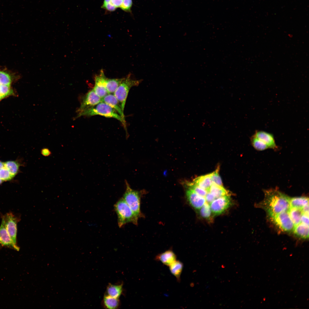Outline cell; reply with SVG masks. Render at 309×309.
I'll return each instance as SVG.
<instances>
[{
  "label": "cell",
  "mask_w": 309,
  "mask_h": 309,
  "mask_svg": "<svg viewBox=\"0 0 309 309\" xmlns=\"http://www.w3.org/2000/svg\"><path fill=\"white\" fill-rule=\"evenodd\" d=\"M265 197L260 206L271 218L290 209V197L275 189L266 190Z\"/></svg>",
  "instance_id": "6da1fadb"
},
{
  "label": "cell",
  "mask_w": 309,
  "mask_h": 309,
  "mask_svg": "<svg viewBox=\"0 0 309 309\" xmlns=\"http://www.w3.org/2000/svg\"><path fill=\"white\" fill-rule=\"evenodd\" d=\"M96 115L115 118L122 123L125 130L126 129L125 120L109 105L102 102L92 107L77 114L75 119L81 116H90Z\"/></svg>",
  "instance_id": "7a4b0ae2"
},
{
  "label": "cell",
  "mask_w": 309,
  "mask_h": 309,
  "mask_svg": "<svg viewBox=\"0 0 309 309\" xmlns=\"http://www.w3.org/2000/svg\"><path fill=\"white\" fill-rule=\"evenodd\" d=\"M114 209L118 216V223L119 227L129 223L136 225L138 217L135 215L123 197L114 205Z\"/></svg>",
  "instance_id": "3957f363"
},
{
  "label": "cell",
  "mask_w": 309,
  "mask_h": 309,
  "mask_svg": "<svg viewBox=\"0 0 309 309\" xmlns=\"http://www.w3.org/2000/svg\"><path fill=\"white\" fill-rule=\"evenodd\" d=\"M141 81L132 79L131 74H129L124 78L114 92V95L118 101L123 112L130 89L132 87L138 86Z\"/></svg>",
  "instance_id": "277c9868"
},
{
  "label": "cell",
  "mask_w": 309,
  "mask_h": 309,
  "mask_svg": "<svg viewBox=\"0 0 309 309\" xmlns=\"http://www.w3.org/2000/svg\"><path fill=\"white\" fill-rule=\"evenodd\" d=\"M125 183L126 189L122 197L135 215L140 217L142 216L140 210V192L132 189L126 180Z\"/></svg>",
  "instance_id": "5b68a950"
},
{
  "label": "cell",
  "mask_w": 309,
  "mask_h": 309,
  "mask_svg": "<svg viewBox=\"0 0 309 309\" xmlns=\"http://www.w3.org/2000/svg\"><path fill=\"white\" fill-rule=\"evenodd\" d=\"M2 221L13 241L17 243V224L20 220V217L11 212H9L1 215Z\"/></svg>",
  "instance_id": "8992f818"
},
{
  "label": "cell",
  "mask_w": 309,
  "mask_h": 309,
  "mask_svg": "<svg viewBox=\"0 0 309 309\" xmlns=\"http://www.w3.org/2000/svg\"><path fill=\"white\" fill-rule=\"evenodd\" d=\"M102 102V98L95 93L93 89L88 92L82 98L80 106L76 111L78 114L90 109Z\"/></svg>",
  "instance_id": "52a82bcc"
},
{
  "label": "cell",
  "mask_w": 309,
  "mask_h": 309,
  "mask_svg": "<svg viewBox=\"0 0 309 309\" xmlns=\"http://www.w3.org/2000/svg\"><path fill=\"white\" fill-rule=\"evenodd\" d=\"M272 218L275 224L284 231L287 232L293 231L295 226L288 210L280 213Z\"/></svg>",
  "instance_id": "ba28073f"
},
{
  "label": "cell",
  "mask_w": 309,
  "mask_h": 309,
  "mask_svg": "<svg viewBox=\"0 0 309 309\" xmlns=\"http://www.w3.org/2000/svg\"><path fill=\"white\" fill-rule=\"evenodd\" d=\"M231 201L229 195H226L215 199L209 204L212 213L215 215L223 213L230 206Z\"/></svg>",
  "instance_id": "9c48e42d"
},
{
  "label": "cell",
  "mask_w": 309,
  "mask_h": 309,
  "mask_svg": "<svg viewBox=\"0 0 309 309\" xmlns=\"http://www.w3.org/2000/svg\"><path fill=\"white\" fill-rule=\"evenodd\" d=\"M106 78L102 69L99 74L96 75L94 77L95 85L93 89L96 94L101 98L108 94L105 85Z\"/></svg>",
  "instance_id": "30bf717a"
},
{
  "label": "cell",
  "mask_w": 309,
  "mask_h": 309,
  "mask_svg": "<svg viewBox=\"0 0 309 309\" xmlns=\"http://www.w3.org/2000/svg\"><path fill=\"white\" fill-rule=\"evenodd\" d=\"M0 245L19 251V247L15 243L8 233L2 221L0 226Z\"/></svg>",
  "instance_id": "8fae6325"
},
{
  "label": "cell",
  "mask_w": 309,
  "mask_h": 309,
  "mask_svg": "<svg viewBox=\"0 0 309 309\" xmlns=\"http://www.w3.org/2000/svg\"><path fill=\"white\" fill-rule=\"evenodd\" d=\"M186 194L189 203L196 209L199 210L206 202L205 197L199 195L190 187L187 190Z\"/></svg>",
  "instance_id": "7c38bea8"
},
{
  "label": "cell",
  "mask_w": 309,
  "mask_h": 309,
  "mask_svg": "<svg viewBox=\"0 0 309 309\" xmlns=\"http://www.w3.org/2000/svg\"><path fill=\"white\" fill-rule=\"evenodd\" d=\"M254 135L265 143L269 148L274 150L278 149L274 136L272 134L264 131L257 130Z\"/></svg>",
  "instance_id": "4fadbf2b"
},
{
  "label": "cell",
  "mask_w": 309,
  "mask_h": 309,
  "mask_svg": "<svg viewBox=\"0 0 309 309\" xmlns=\"http://www.w3.org/2000/svg\"><path fill=\"white\" fill-rule=\"evenodd\" d=\"M102 102L106 103L113 108L125 120L122 111L118 100L114 95L108 94L102 98Z\"/></svg>",
  "instance_id": "5bb4252c"
},
{
  "label": "cell",
  "mask_w": 309,
  "mask_h": 309,
  "mask_svg": "<svg viewBox=\"0 0 309 309\" xmlns=\"http://www.w3.org/2000/svg\"><path fill=\"white\" fill-rule=\"evenodd\" d=\"M176 258V255L173 251L168 250L158 254L155 259L156 261H160L164 265L169 266Z\"/></svg>",
  "instance_id": "9a60e30c"
},
{
  "label": "cell",
  "mask_w": 309,
  "mask_h": 309,
  "mask_svg": "<svg viewBox=\"0 0 309 309\" xmlns=\"http://www.w3.org/2000/svg\"><path fill=\"white\" fill-rule=\"evenodd\" d=\"M194 183L206 190L208 192H209L212 184L210 174L202 175L197 177L195 179Z\"/></svg>",
  "instance_id": "2e32d148"
},
{
  "label": "cell",
  "mask_w": 309,
  "mask_h": 309,
  "mask_svg": "<svg viewBox=\"0 0 309 309\" xmlns=\"http://www.w3.org/2000/svg\"><path fill=\"white\" fill-rule=\"evenodd\" d=\"M123 284H109L106 288V294L115 298H119L123 292Z\"/></svg>",
  "instance_id": "e0dca14e"
},
{
  "label": "cell",
  "mask_w": 309,
  "mask_h": 309,
  "mask_svg": "<svg viewBox=\"0 0 309 309\" xmlns=\"http://www.w3.org/2000/svg\"><path fill=\"white\" fill-rule=\"evenodd\" d=\"M102 303L103 307L107 309H117L120 305L119 298H113L106 294L104 296Z\"/></svg>",
  "instance_id": "ac0fdd59"
},
{
  "label": "cell",
  "mask_w": 309,
  "mask_h": 309,
  "mask_svg": "<svg viewBox=\"0 0 309 309\" xmlns=\"http://www.w3.org/2000/svg\"><path fill=\"white\" fill-rule=\"evenodd\" d=\"M170 270L176 278L178 282L180 281L181 275L183 268V263L178 260H175L169 266Z\"/></svg>",
  "instance_id": "d6986e66"
},
{
  "label": "cell",
  "mask_w": 309,
  "mask_h": 309,
  "mask_svg": "<svg viewBox=\"0 0 309 309\" xmlns=\"http://www.w3.org/2000/svg\"><path fill=\"white\" fill-rule=\"evenodd\" d=\"M302 208L290 207V209L288 210L289 215L294 224L295 227L301 223V219L303 213H305L303 211Z\"/></svg>",
  "instance_id": "ffe728a7"
},
{
  "label": "cell",
  "mask_w": 309,
  "mask_h": 309,
  "mask_svg": "<svg viewBox=\"0 0 309 309\" xmlns=\"http://www.w3.org/2000/svg\"><path fill=\"white\" fill-rule=\"evenodd\" d=\"M124 78L110 79L106 77L105 85L108 94L114 93Z\"/></svg>",
  "instance_id": "44dd1931"
},
{
  "label": "cell",
  "mask_w": 309,
  "mask_h": 309,
  "mask_svg": "<svg viewBox=\"0 0 309 309\" xmlns=\"http://www.w3.org/2000/svg\"><path fill=\"white\" fill-rule=\"evenodd\" d=\"M294 233L300 238L304 239L309 237V225L300 223L296 226L293 231Z\"/></svg>",
  "instance_id": "7402d4cb"
},
{
  "label": "cell",
  "mask_w": 309,
  "mask_h": 309,
  "mask_svg": "<svg viewBox=\"0 0 309 309\" xmlns=\"http://www.w3.org/2000/svg\"><path fill=\"white\" fill-rule=\"evenodd\" d=\"M290 204L291 207L302 208L309 205L308 198L306 197L290 198Z\"/></svg>",
  "instance_id": "603a6c76"
},
{
  "label": "cell",
  "mask_w": 309,
  "mask_h": 309,
  "mask_svg": "<svg viewBox=\"0 0 309 309\" xmlns=\"http://www.w3.org/2000/svg\"><path fill=\"white\" fill-rule=\"evenodd\" d=\"M215 198L226 195H229L228 191L223 186L212 183L209 191Z\"/></svg>",
  "instance_id": "cb8c5ba5"
},
{
  "label": "cell",
  "mask_w": 309,
  "mask_h": 309,
  "mask_svg": "<svg viewBox=\"0 0 309 309\" xmlns=\"http://www.w3.org/2000/svg\"><path fill=\"white\" fill-rule=\"evenodd\" d=\"M4 167L14 177L18 173L20 164L15 161H8L4 162Z\"/></svg>",
  "instance_id": "d4e9b609"
},
{
  "label": "cell",
  "mask_w": 309,
  "mask_h": 309,
  "mask_svg": "<svg viewBox=\"0 0 309 309\" xmlns=\"http://www.w3.org/2000/svg\"><path fill=\"white\" fill-rule=\"evenodd\" d=\"M251 141L254 148L259 151H262L269 148L267 145L254 135L251 137Z\"/></svg>",
  "instance_id": "484cf974"
},
{
  "label": "cell",
  "mask_w": 309,
  "mask_h": 309,
  "mask_svg": "<svg viewBox=\"0 0 309 309\" xmlns=\"http://www.w3.org/2000/svg\"><path fill=\"white\" fill-rule=\"evenodd\" d=\"M199 210L201 217L206 219H211L212 212L209 204L205 202Z\"/></svg>",
  "instance_id": "4316f807"
},
{
  "label": "cell",
  "mask_w": 309,
  "mask_h": 309,
  "mask_svg": "<svg viewBox=\"0 0 309 309\" xmlns=\"http://www.w3.org/2000/svg\"><path fill=\"white\" fill-rule=\"evenodd\" d=\"M14 94L10 85H0V100Z\"/></svg>",
  "instance_id": "83f0119b"
},
{
  "label": "cell",
  "mask_w": 309,
  "mask_h": 309,
  "mask_svg": "<svg viewBox=\"0 0 309 309\" xmlns=\"http://www.w3.org/2000/svg\"><path fill=\"white\" fill-rule=\"evenodd\" d=\"M12 82V77L9 74L0 70V85L10 86Z\"/></svg>",
  "instance_id": "f1b7e54d"
},
{
  "label": "cell",
  "mask_w": 309,
  "mask_h": 309,
  "mask_svg": "<svg viewBox=\"0 0 309 309\" xmlns=\"http://www.w3.org/2000/svg\"><path fill=\"white\" fill-rule=\"evenodd\" d=\"M219 167H218L215 171L210 174L212 183L223 186L222 180L219 174Z\"/></svg>",
  "instance_id": "f546056e"
},
{
  "label": "cell",
  "mask_w": 309,
  "mask_h": 309,
  "mask_svg": "<svg viewBox=\"0 0 309 309\" xmlns=\"http://www.w3.org/2000/svg\"><path fill=\"white\" fill-rule=\"evenodd\" d=\"M13 177L4 166L0 170V179L3 181L11 180Z\"/></svg>",
  "instance_id": "4dcf8cb0"
},
{
  "label": "cell",
  "mask_w": 309,
  "mask_h": 309,
  "mask_svg": "<svg viewBox=\"0 0 309 309\" xmlns=\"http://www.w3.org/2000/svg\"><path fill=\"white\" fill-rule=\"evenodd\" d=\"M190 188L199 195L205 197L208 192L193 183H189Z\"/></svg>",
  "instance_id": "1f68e13d"
},
{
  "label": "cell",
  "mask_w": 309,
  "mask_h": 309,
  "mask_svg": "<svg viewBox=\"0 0 309 309\" xmlns=\"http://www.w3.org/2000/svg\"><path fill=\"white\" fill-rule=\"evenodd\" d=\"M132 5V0H123L120 7L121 9L124 11L130 12Z\"/></svg>",
  "instance_id": "d6a6232c"
},
{
  "label": "cell",
  "mask_w": 309,
  "mask_h": 309,
  "mask_svg": "<svg viewBox=\"0 0 309 309\" xmlns=\"http://www.w3.org/2000/svg\"><path fill=\"white\" fill-rule=\"evenodd\" d=\"M102 7L105 9L110 11H113L115 10L116 8L110 2L105 4H103Z\"/></svg>",
  "instance_id": "836d02e7"
},
{
  "label": "cell",
  "mask_w": 309,
  "mask_h": 309,
  "mask_svg": "<svg viewBox=\"0 0 309 309\" xmlns=\"http://www.w3.org/2000/svg\"><path fill=\"white\" fill-rule=\"evenodd\" d=\"M205 198L206 202L209 204L216 199L214 196L209 192H207L205 197Z\"/></svg>",
  "instance_id": "e575fe53"
},
{
  "label": "cell",
  "mask_w": 309,
  "mask_h": 309,
  "mask_svg": "<svg viewBox=\"0 0 309 309\" xmlns=\"http://www.w3.org/2000/svg\"><path fill=\"white\" fill-rule=\"evenodd\" d=\"M41 153L42 155L45 157L50 156L52 154V152L48 148H43L41 149Z\"/></svg>",
  "instance_id": "d590c367"
},
{
  "label": "cell",
  "mask_w": 309,
  "mask_h": 309,
  "mask_svg": "<svg viewBox=\"0 0 309 309\" xmlns=\"http://www.w3.org/2000/svg\"><path fill=\"white\" fill-rule=\"evenodd\" d=\"M123 0H111V3L116 8L120 7Z\"/></svg>",
  "instance_id": "8d00e7d4"
},
{
  "label": "cell",
  "mask_w": 309,
  "mask_h": 309,
  "mask_svg": "<svg viewBox=\"0 0 309 309\" xmlns=\"http://www.w3.org/2000/svg\"><path fill=\"white\" fill-rule=\"evenodd\" d=\"M4 167V162L0 161V170Z\"/></svg>",
  "instance_id": "74e56055"
},
{
  "label": "cell",
  "mask_w": 309,
  "mask_h": 309,
  "mask_svg": "<svg viewBox=\"0 0 309 309\" xmlns=\"http://www.w3.org/2000/svg\"><path fill=\"white\" fill-rule=\"evenodd\" d=\"M111 0H104L103 4H105L110 2Z\"/></svg>",
  "instance_id": "f35d334b"
},
{
  "label": "cell",
  "mask_w": 309,
  "mask_h": 309,
  "mask_svg": "<svg viewBox=\"0 0 309 309\" xmlns=\"http://www.w3.org/2000/svg\"><path fill=\"white\" fill-rule=\"evenodd\" d=\"M3 181L1 179H0V185L2 183Z\"/></svg>",
  "instance_id": "ab89813d"
}]
</instances>
